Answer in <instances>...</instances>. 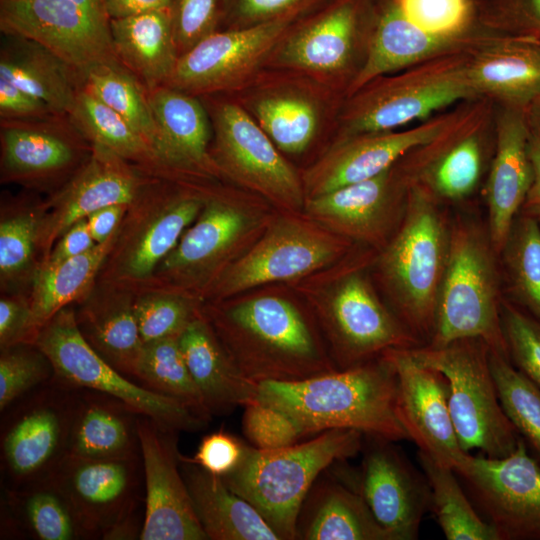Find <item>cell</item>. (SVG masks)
<instances>
[{"label":"cell","instance_id":"1","mask_svg":"<svg viewBox=\"0 0 540 540\" xmlns=\"http://www.w3.org/2000/svg\"><path fill=\"white\" fill-rule=\"evenodd\" d=\"M203 314L250 381H299L337 370L309 308L280 294L204 303Z\"/></svg>","mask_w":540,"mask_h":540},{"label":"cell","instance_id":"2","mask_svg":"<svg viewBox=\"0 0 540 540\" xmlns=\"http://www.w3.org/2000/svg\"><path fill=\"white\" fill-rule=\"evenodd\" d=\"M356 246L336 264L296 283L339 370L389 349L421 346L373 287L369 270L377 250Z\"/></svg>","mask_w":540,"mask_h":540},{"label":"cell","instance_id":"3","mask_svg":"<svg viewBox=\"0 0 540 540\" xmlns=\"http://www.w3.org/2000/svg\"><path fill=\"white\" fill-rule=\"evenodd\" d=\"M255 402L279 409L308 436L354 429L391 441L410 440L397 414V376L381 356L299 381L258 384Z\"/></svg>","mask_w":540,"mask_h":540},{"label":"cell","instance_id":"4","mask_svg":"<svg viewBox=\"0 0 540 540\" xmlns=\"http://www.w3.org/2000/svg\"><path fill=\"white\" fill-rule=\"evenodd\" d=\"M450 235L451 222L439 200L415 183L401 223L370 267L388 306L421 345L429 344L434 334Z\"/></svg>","mask_w":540,"mask_h":540},{"label":"cell","instance_id":"5","mask_svg":"<svg viewBox=\"0 0 540 540\" xmlns=\"http://www.w3.org/2000/svg\"><path fill=\"white\" fill-rule=\"evenodd\" d=\"M275 211L246 190L208 186L198 216L140 291L174 290L203 301L205 292L262 234Z\"/></svg>","mask_w":540,"mask_h":540},{"label":"cell","instance_id":"6","mask_svg":"<svg viewBox=\"0 0 540 540\" xmlns=\"http://www.w3.org/2000/svg\"><path fill=\"white\" fill-rule=\"evenodd\" d=\"M363 440L358 430L330 429L279 449L246 446L239 465L221 478L260 512L281 540L296 539L300 510L318 477L359 453Z\"/></svg>","mask_w":540,"mask_h":540},{"label":"cell","instance_id":"7","mask_svg":"<svg viewBox=\"0 0 540 540\" xmlns=\"http://www.w3.org/2000/svg\"><path fill=\"white\" fill-rule=\"evenodd\" d=\"M503 283L499 255L487 226L463 216L451 222L449 256L430 346L466 338L483 340L509 359L501 324Z\"/></svg>","mask_w":540,"mask_h":540},{"label":"cell","instance_id":"8","mask_svg":"<svg viewBox=\"0 0 540 540\" xmlns=\"http://www.w3.org/2000/svg\"><path fill=\"white\" fill-rule=\"evenodd\" d=\"M204 183L156 178L129 206L97 283L136 293L201 211Z\"/></svg>","mask_w":540,"mask_h":540},{"label":"cell","instance_id":"9","mask_svg":"<svg viewBox=\"0 0 540 540\" xmlns=\"http://www.w3.org/2000/svg\"><path fill=\"white\" fill-rule=\"evenodd\" d=\"M356 246L304 213L276 210L258 239L203 295L223 301L259 286L296 284L342 260Z\"/></svg>","mask_w":540,"mask_h":540},{"label":"cell","instance_id":"10","mask_svg":"<svg viewBox=\"0 0 540 540\" xmlns=\"http://www.w3.org/2000/svg\"><path fill=\"white\" fill-rule=\"evenodd\" d=\"M409 351L418 362L446 378L450 416L465 452L479 449L484 456L502 458L515 450L520 436L501 405L490 349L483 340L466 338Z\"/></svg>","mask_w":540,"mask_h":540},{"label":"cell","instance_id":"11","mask_svg":"<svg viewBox=\"0 0 540 540\" xmlns=\"http://www.w3.org/2000/svg\"><path fill=\"white\" fill-rule=\"evenodd\" d=\"M33 343L50 359L54 376L68 386L111 395L178 432H194L208 423L185 404L145 388L104 360L82 336L71 305L45 323Z\"/></svg>","mask_w":540,"mask_h":540},{"label":"cell","instance_id":"12","mask_svg":"<svg viewBox=\"0 0 540 540\" xmlns=\"http://www.w3.org/2000/svg\"><path fill=\"white\" fill-rule=\"evenodd\" d=\"M76 392L54 376L1 412L4 489L49 477L67 456Z\"/></svg>","mask_w":540,"mask_h":540},{"label":"cell","instance_id":"13","mask_svg":"<svg viewBox=\"0 0 540 540\" xmlns=\"http://www.w3.org/2000/svg\"><path fill=\"white\" fill-rule=\"evenodd\" d=\"M214 131L210 153L223 178L255 194L276 210L303 213L302 175L237 101L211 104Z\"/></svg>","mask_w":540,"mask_h":540},{"label":"cell","instance_id":"14","mask_svg":"<svg viewBox=\"0 0 540 540\" xmlns=\"http://www.w3.org/2000/svg\"><path fill=\"white\" fill-rule=\"evenodd\" d=\"M51 477L70 501L87 539H140L145 504L140 458L66 456Z\"/></svg>","mask_w":540,"mask_h":540},{"label":"cell","instance_id":"15","mask_svg":"<svg viewBox=\"0 0 540 540\" xmlns=\"http://www.w3.org/2000/svg\"><path fill=\"white\" fill-rule=\"evenodd\" d=\"M474 93L467 66L455 60L378 77L351 95L340 117L341 138L391 131Z\"/></svg>","mask_w":540,"mask_h":540},{"label":"cell","instance_id":"16","mask_svg":"<svg viewBox=\"0 0 540 540\" xmlns=\"http://www.w3.org/2000/svg\"><path fill=\"white\" fill-rule=\"evenodd\" d=\"M454 471L499 540H540V464L521 437L508 456L468 453Z\"/></svg>","mask_w":540,"mask_h":540},{"label":"cell","instance_id":"17","mask_svg":"<svg viewBox=\"0 0 540 540\" xmlns=\"http://www.w3.org/2000/svg\"><path fill=\"white\" fill-rule=\"evenodd\" d=\"M299 13L216 31L179 56L167 85L197 97L244 89L266 68Z\"/></svg>","mask_w":540,"mask_h":540},{"label":"cell","instance_id":"18","mask_svg":"<svg viewBox=\"0 0 540 540\" xmlns=\"http://www.w3.org/2000/svg\"><path fill=\"white\" fill-rule=\"evenodd\" d=\"M393 442L364 435L358 473L346 482L359 492L392 540H415L430 510V486L424 472Z\"/></svg>","mask_w":540,"mask_h":540},{"label":"cell","instance_id":"19","mask_svg":"<svg viewBox=\"0 0 540 540\" xmlns=\"http://www.w3.org/2000/svg\"><path fill=\"white\" fill-rule=\"evenodd\" d=\"M395 164L372 178L307 198L303 213L358 246L380 250L401 223L415 184Z\"/></svg>","mask_w":540,"mask_h":540},{"label":"cell","instance_id":"20","mask_svg":"<svg viewBox=\"0 0 540 540\" xmlns=\"http://www.w3.org/2000/svg\"><path fill=\"white\" fill-rule=\"evenodd\" d=\"M0 30L44 45L83 79L97 65L119 62L109 26L72 0H0Z\"/></svg>","mask_w":540,"mask_h":540},{"label":"cell","instance_id":"21","mask_svg":"<svg viewBox=\"0 0 540 540\" xmlns=\"http://www.w3.org/2000/svg\"><path fill=\"white\" fill-rule=\"evenodd\" d=\"M1 182L61 188L85 163L92 144L68 116L0 120Z\"/></svg>","mask_w":540,"mask_h":540},{"label":"cell","instance_id":"22","mask_svg":"<svg viewBox=\"0 0 540 540\" xmlns=\"http://www.w3.org/2000/svg\"><path fill=\"white\" fill-rule=\"evenodd\" d=\"M156 178L111 150L92 144L85 163L45 202L39 236L41 262L72 224L106 206L131 205Z\"/></svg>","mask_w":540,"mask_h":540},{"label":"cell","instance_id":"23","mask_svg":"<svg viewBox=\"0 0 540 540\" xmlns=\"http://www.w3.org/2000/svg\"><path fill=\"white\" fill-rule=\"evenodd\" d=\"M144 475L141 540H208L180 470L178 431L141 415L138 423Z\"/></svg>","mask_w":540,"mask_h":540},{"label":"cell","instance_id":"24","mask_svg":"<svg viewBox=\"0 0 540 540\" xmlns=\"http://www.w3.org/2000/svg\"><path fill=\"white\" fill-rule=\"evenodd\" d=\"M383 355L396 372L397 414L409 439L440 464L456 469L468 452L452 423L446 378L418 362L409 349H389Z\"/></svg>","mask_w":540,"mask_h":540},{"label":"cell","instance_id":"25","mask_svg":"<svg viewBox=\"0 0 540 540\" xmlns=\"http://www.w3.org/2000/svg\"><path fill=\"white\" fill-rule=\"evenodd\" d=\"M156 133L152 150L164 179L206 183L223 178L210 153L209 113L197 96L168 85L148 91Z\"/></svg>","mask_w":540,"mask_h":540},{"label":"cell","instance_id":"26","mask_svg":"<svg viewBox=\"0 0 540 540\" xmlns=\"http://www.w3.org/2000/svg\"><path fill=\"white\" fill-rule=\"evenodd\" d=\"M444 129V122L432 121L402 132L340 138L301 174L306 199L382 173L414 148L438 140Z\"/></svg>","mask_w":540,"mask_h":540},{"label":"cell","instance_id":"27","mask_svg":"<svg viewBox=\"0 0 540 540\" xmlns=\"http://www.w3.org/2000/svg\"><path fill=\"white\" fill-rule=\"evenodd\" d=\"M356 28L354 4L338 3L301 26L291 27L271 53L266 68L294 73L327 87L351 60Z\"/></svg>","mask_w":540,"mask_h":540},{"label":"cell","instance_id":"28","mask_svg":"<svg viewBox=\"0 0 540 540\" xmlns=\"http://www.w3.org/2000/svg\"><path fill=\"white\" fill-rule=\"evenodd\" d=\"M253 82L244 88L242 107L283 154L306 152L325 124L327 105L319 91L327 87L306 77L304 82Z\"/></svg>","mask_w":540,"mask_h":540},{"label":"cell","instance_id":"29","mask_svg":"<svg viewBox=\"0 0 540 540\" xmlns=\"http://www.w3.org/2000/svg\"><path fill=\"white\" fill-rule=\"evenodd\" d=\"M140 416L111 395L77 388L67 456L84 459L140 458Z\"/></svg>","mask_w":540,"mask_h":540},{"label":"cell","instance_id":"30","mask_svg":"<svg viewBox=\"0 0 540 540\" xmlns=\"http://www.w3.org/2000/svg\"><path fill=\"white\" fill-rule=\"evenodd\" d=\"M179 344L211 416L255 402L258 384L242 374L203 309L181 333Z\"/></svg>","mask_w":540,"mask_h":540},{"label":"cell","instance_id":"31","mask_svg":"<svg viewBox=\"0 0 540 540\" xmlns=\"http://www.w3.org/2000/svg\"><path fill=\"white\" fill-rule=\"evenodd\" d=\"M527 129L521 117L506 114L498 128L495 158L486 187L487 229L500 255L532 181Z\"/></svg>","mask_w":540,"mask_h":540},{"label":"cell","instance_id":"32","mask_svg":"<svg viewBox=\"0 0 540 540\" xmlns=\"http://www.w3.org/2000/svg\"><path fill=\"white\" fill-rule=\"evenodd\" d=\"M134 298L130 290L96 283L79 308L74 309L78 328L88 344L131 379L143 346Z\"/></svg>","mask_w":540,"mask_h":540},{"label":"cell","instance_id":"33","mask_svg":"<svg viewBox=\"0 0 540 540\" xmlns=\"http://www.w3.org/2000/svg\"><path fill=\"white\" fill-rule=\"evenodd\" d=\"M0 77L42 100L57 116H68L82 76L44 45L17 35L2 34Z\"/></svg>","mask_w":540,"mask_h":540},{"label":"cell","instance_id":"34","mask_svg":"<svg viewBox=\"0 0 540 540\" xmlns=\"http://www.w3.org/2000/svg\"><path fill=\"white\" fill-rule=\"evenodd\" d=\"M180 459L196 516L208 540H281L260 512L223 479Z\"/></svg>","mask_w":540,"mask_h":540},{"label":"cell","instance_id":"35","mask_svg":"<svg viewBox=\"0 0 540 540\" xmlns=\"http://www.w3.org/2000/svg\"><path fill=\"white\" fill-rule=\"evenodd\" d=\"M296 539L392 540L359 492L346 481L314 483L300 510Z\"/></svg>","mask_w":540,"mask_h":540},{"label":"cell","instance_id":"36","mask_svg":"<svg viewBox=\"0 0 540 540\" xmlns=\"http://www.w3.org/2000/svg\"><path fill=\"white\" fill-rule=\"evenodd\" d=\"M109 29L117 59L147 91L168 84L179 58L169 9L111 19Z\"/></svg>","mask_w":540,"mask_h":540},{"label":"cell","instance_id":"37","mask_svg":"<svg viewBox=\"0 0 540 540\" xmlns=\"http://www.w3.org/2000/svg\"><path fill=\"white\" fill-rule=\"evenodd\" d=\"M5 491L4 527L35 540H87L66 495L51 475Z\"/></svg>","mask_w":540,"mask_h":540},{"label":"cell","instance_id":"38","mask_svg":"<svg viewBox=\"0 0 540 540\" xmlns=\"http://www.w3.org/2000/svg\"><path fill=\"white\" fill-rule=\"evenodd\" d=\"M117 232L89 251L51 266H41L34 276L29 301L32 313V342L55 314L74 302L80 303L94 289L99 272L110 253Z\"/></svg>","mask_w":540,"mask_h":540},{"label":"cell","instance_id":"39","mask_svg":"<svg viewBox=\"0 0 540 540\" xmlns=\"http://www.w3.org/2000/svg\"><path fill=\"white\" fill-rule=\"evenodd\" d=\"M447 39L420 29L398 4L390 6L380 17L366 59L347 92L352 95L378 77L428 58L442 49Z\"/></svg>","mask_w":540,"mask_h":540},{"label":"cell","instance_id":"40","mask_svg":"<svg viewBox=\"0 0 540 540\" xmlns=\"http://www.w3.org/2000/svg\"><path fill=\"white\" fill-rule=\"evenodd\" d=\"M45 202L13 197L1 205L0 284L6 293L31 288L40 265L39 236Z\"/></svg>","mask_w":540,"mask_h":540},{"label":"cell","instance_id":"41","mask_svg":"<svg viewBox=\"0 0 540 540\" xmlns=\"http://www.w3.org/2000/svg\"><path fill=\"white\" fill-rule=\"evenodd\" d=\"M475 92L523 103L540 95V51L526 44L490 48L467 66Z\"/></svg>","mask_w":540,"mask_h":540},{"label":"cell","instance_id":"42","mask_svg":"<svg viewBox=\"0 0 540 540\" xmlns=\"http://www.w3.org/2000/svg\"><path fill=\"white\" fill-rule=\"evenodd\" d=\"M68 118L91 144L103 146L148 174L163 178L146 139L83 86L77 93Z\"/></svg>","mask_w":540,"mask_h":540},{"label":"cell","instance_id":"43","mask_svg":"<svg viewBox=\"0 0 540 540\" xmlns=\"http://www.w3.org/2000/svg\"><path fill=\"white\" fill-rule=\"evenodd\" d=\"M418 459L430 486V510L446 539L499 540L494 528L479 515L464 493L454 469L420 450Z\"/></svg>","mask_w":540,"mask_h":540},{"label":"cell","instance_id":"44","mask_svg":"<svg viewBox=\"0 0 540 540\" xmlns=\"http://www.w3.org/2000/svg\"><path fill=\"white\" fill-rule=\"evenodd\" d=\"M499 260L504 297L540 321V222L519 214Z\"/></svg>","mask_w":540,"mask_h":540},{"label":"cell","instance_id":"45","mask_svg":"<svg viewBox=\"0 0 540 540\" xmlns=\"http://www.w3.org/2000/svg\"><path fill=\"white\" fill-rule=\"evenodd\" d=\"M133 379L147 389L185 404L208 422L212 417L187 367L179 337L143 343Z\"/></svg>","mask_w":540,"mask_h":540},{"label":"cell","instance_id":"46","mask_svg":"<svg viewBox=\"0 0 540 540\" xmlns=\"http://www.w3.org/2000/svg\"><path fill=\"white\" fill-rule=\"evenodd\" d=\"M83 87L128 121L152 149L155 121L148 91L136 76L120 62L100 64L84 75Z\"/></svg>","mask_w":540,"mask_h":540},{"label":"cell","instance_id":"47","mask_svg":"<svg viewBox=\"0 0 540 540\" xmlns=\"http://www.w3.org/2000/svg\"><path fill=\"white\" fill-rule=\"evenodd\" d=\"M489 361L501 405L540 464V389L503 355L490 350Z\"/></svg>","mask_w":540,"mask_h":540},{"label":"cell","instance_id":"48","mask_svg":"<svg viewBox=\"0 0 540 540\" xmlns=\"http://www.w3.org/2000/svg\"><path fill=\"white\" fill-rule=\"evenodd\" d=\"M204 302L185 292L151 289L135 293L134 312L143 343L179 337L201 314Z\"/></svg>","mask_w":540,"mask_h":540},{"label":"cell","instance_id":"49","mask_svg":"<svg viewBox=\"0 0 540 540\" xmlns=\"http://www.w3.org/2000/svg\"><path fill=\"white\" fill-rule=\"evenodd\" d=\"M482 153L475 137H466L440 155L428 171V189L438 200H461L472 193L481 175Z\"/></svg>","mask_w":540,"mask_h":540},{"label":"cell","instance_id":"50","mask_svg":"<svg viewBox=\"0 0 540 540\" xmlns=\"http://www.w3.org/2000/svg\"><path fill=\"white\" fill-rule=\"evenodd\" d=\"M54 375L50 359L35 343L22 342L0 349V411Z\"/></svg>","mask_w":540,"mask_h":540},{"label":"cell","instance_id":"51","mask_svg":"<svg viewBox=\"0 0 540 540\" xmlns=\"http://www.w3.org/2000/svg\"><path fill=\"white\" fill-rule=\"evenodd\" d=\"M501 324L511 364L540 389V321L504 297Z\"/></svg>","mask_w":540,"mask_h":540},{"label":"cell","instance_id":"52","mask_svg":"<svg viewBox=\"0 0 540 540\" xmlns=\"http://www.w3.org/2000/svg\"><path fill=\"white\" fill-rule=\"evenodd\" d=\"M224 0H171V27L179 56L218 31Z\"/></svg>","mask_w":540,"mask_h":540},{"label":"cell","instance_id":"53","mask_svg":"<svg viewBox=\"0 0 540 540\" xmlns=\"http://www.w3.org/2000/svg\"><path fill=\"white\" fill-rule=\"evenodd\" d=\"M244 408L243 432L257 449L287 447L307 436L294 419L279 409L258 402Z\"/></svg>","mask_w":540,"mask_h":540},{"label":"cell","instance_id":"54","mask_svg":"<svg viewBox=\"0 0 540 540\" xmlns=\"http://www.w3.org/2000/svg\"><path fill=\"white\" fill-rule=\"evenodd\" d=\"M403 14L425 32L448 37L460 29L466 19V0H399Z\"/></svg>","mask_w":540,"mask_h":540},{"label":"cell","instance_id":"55","mask_svg":"<svg viewBox=\"0 0 540 540\" xmlns=\"http://www.w3.org/2000/svg\"><path fill=\"white\" fill-rule=\"evenodd\" d=\"M309 0H224L227 29H241L300 12Z\"/></svg>","mask_w":540,"mask_h":540},{"label":"cell","instance_id":"56","mask_svg":"<svg viewBox=\"0 0 540 540\" xmlns=\"http://www.w3.org/2000/svg\"><path fill=\"white\" fill-rule=\"evenodd\" d=\"M246 445L222 430L204 436L193 457H180L219 477L232 472L241 462Z\"/></svg>","mask_w":540,"mask_h":540},{"label":"cell","instance_id":"57","mask_svg":"<svg viewBox=\"0 0 540 540\" xmlns=\"http://www.w3.org/2000/svg\"><path fill=\"white\" fill-rule=\"evenodd\" d=\"M32 342V313L29 295L12 293L0 299V349Z\"/></svg>","mask_w":540,"mask_h":540},{"label":"cell","instance_id":"58","mask_svg":"<svg viewBox=\"0 0 540 540\" xmlns=\"http://www.w3.org/2000/svg\"><path fill=\"white\" fill-rule=\"evenodd\" d=\"M55 115L42 100L0 77V120L31 121Z\"/></svg>","mask_w":540,"mask_h":540},{"label":"cell","instance_id":"59","mask_svg":"<svg viewBox=\"0 0 540 540\" xmlns=\"http://www.w3.org/2000/svg\"><path fill=\"white\" fill-rule=\"evenodd\" d=\"M96 244L98 243L93 239L86 219L78 220L59 237L50 254L40 263L39 267L58 264L89 251Z\"/></svg>","mask_w":540,"mask_h":540},{"label":"cell","instance_id":"60","mask_svg":"<svg viewBox=\"0 0 540 540\" xmlns=\"http://www.w3.org/2000/svg\"><path fill=\"white\" fill-rule=\"evenodd\" d=\"M130 205H111L94 211L85 219L96 243H103L119 228Z\"/></svg>","mask_w":540,"mask_h":540},{"label":"cell","instance_id":"61","mask_svg":"<svg viewBox=\"0 0 540 540\" xmlns=\"http://www.w3.org/2000/svg\"><path fill=\"white\" fill-rule=\"evenodd\" d=\"M528 153L532 167V181L519 214L540 222V137L529 140Z\"/></svg>","mask_w":540,"mask_h":540},{"label":"cell","instance_id":"62","mask_svg":"<svg viewBox=\"0 0 540 540\" xmlns=\"http://www.w3.org/2000/svg\"><path fill=\"white\" fill-rule=\"evenodd\" d=\"M171 0H104L106 14L120 19L146 12L169 9Z\"/></svg>","mask_w":540,"mask_h":540},{"label":"cell","instance_id":"63","mask_svg":"<svg viewBox=\"0 0 540 540\" xmlns=\"http://www.w3.org/2000/svg\"><path fill=\"white\" fill-rule=\"evenodd\" d=\"M100 23L109 26L104 0H72Z\"/></svg>","mask_w":540,"mask_h":540},{"label":"cell","instance_id":"64","mask_svg":"<svg viewBox=\"0 0 540 540\" xmlns=\"http://www.w3.org/2000/svg\"><path fill=\"white\" fill-rule=\"evenodd\" d=\"M530 3L536 14L540 17V0H530Z\"/></svg>","mask_w":540,"mask_h":540}]
</instances>
